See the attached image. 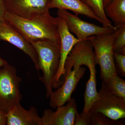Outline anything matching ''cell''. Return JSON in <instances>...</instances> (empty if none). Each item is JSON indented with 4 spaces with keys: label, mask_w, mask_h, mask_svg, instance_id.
Instances as JSON below:
<instances>
[{
    "label": "cell",
    "mask_w": 125,
    "mask_h": 125,
    "mask_svg": "<svg viewBox=\"0 0 125 125\" xmlns=\"http://www.w3.org/2000/svg\"><path fill=\"white\" fill-rule=\"evenodd\" d=\"M77 112L76 101L71 98L66 105L57 107L55 111L45 109L41 117L42 125H74Z\"/></svg>",
    "instance_id": "obj_11"
},
{
    "label": "cell",
    "mask_w": 125,
    "mask_h": 125,
    "mask_svg": "<svg viewBox=\"0 0 125 125\" xmlns=\"http://www.w3.org/2000/svg\"><path fill=\"white\" fill-rule=\"evenodd\" d=\"M4 19L30 43L42 40L60 42L57 18L49 11L29 18L6 11Z\"/></svg>",
    "instance_id": "obj_1"
},
{
    "label": "cell",
    "mask_w": 125,
    "mask_h": 125,
    "mask_svg": "<svg viewBox=\"0 0 125 125\" xmlns=\"http://www.w3.org/2000/svg\"><path fill=\"white\" fill-rule=\"evenodd\" d=\"M6 11L4 0H0V23L4 19L5 14Z\"/></svg>",
    "instance_id": "obj_22"
},
{
    "label": "cell",
    "mask_w": 125,
    "mask_h": 125,
    "mask_svg": "<svg viewBox=\"0 0 125 125\" xmlns=\"http://www.w3.org/2000/svg\"><path fill=\"white\" fill-rule=\"evenodd\" d=\"M96 64L94 58V53L88 55L84 61V65L86 66L89 70L90 76L86 84L84 95V104L87 106H92L98 97V92L97 89Z\"/></svg>",
    "instance_id": "obj_13"
},
{
    "label": "cell",
    "mask_w": 125,
    "mask_h": 125,
    "mask_svg": "<svg viewBox=\"0 0 125 125\" xmlns=\"http://www.w3.org/2000/svg\"><path fill=\"white\" fill-rule=\"evenodd\" d=\"M118 29L119 32L113 43V52L125 55V27Z\"/></svg>",
    "instance_id": "obj_19"
},
{
    "label": "cell",
    "mask_w": 125,
    "mask_h": 125,
    "mask_svg": "<svg viewBox=\"0 0 125 125\" xmlns=\"http://www.w3.org/2000/svg\"><path fill=\"white\" fill-rule=\"evenodd\" d=\"M7 62L4 60L2 59L1 57L0 56V68L3 67L5 65L7 64Z\"/></svg>",
    "instance_id": "obj_24"
},
{
    "label": "cell",
    "mask_w": 125,
    "mask_h": 125,
    "mask_svg": "<svg viewBox=\"0 0 125 125\" xmlns=\"http://www.w3.org/2000/svg\"><path fill=\"white\" fill-rule=\"evenodd\" d=\"M114 58L117 73L122 76H125V55L114 52Z\"/></svg>",
    "instance_id": "obj_21"
},
{
    "label": "cell",
    "mask_w": 125,
    "mask_h": 125,
    "mask_svg": "<svg viewBox=\"0 0 125 125\" xmlns=\"http://www.w3.org/2000/svg\"><path fill=\"white\" fill-rule=\"evenodd\" d=\"M66 72L62 85L53 91L49 99V106L55 109L59 106L65 105L71 98L73 92L86 71L85 67L76 63L65 66Z\"/></svg>",
    "instance_id": "obj_5"
},
{
    "label": "cell",
    "mask_w": 125,
    "mask_h": 125,
    "mask_svg": "<svg viewBox=\"0 0 125 125\" xmlns=\"http://www.w3.org/2000/svg\"><path fill=\"white\" fill-rule=\"evenodd\" d=\"M7 117L6 114L0 110V125H6Z\"/></svg>",
    "instance_id": "obj_23"
},
{
    "label": "cell",
    "mask_w": 125,
    "mask_h": 125,
    "mask_svg": "<svg viewBox=\"0 0 125 125\" xmlns=\"http://www.w3.org/2000/svg\"><path fill=\"white\" fill-rule=\"evenodd\" d=\"M31 44L38 55L40 70L43 73L39 80L45 85L46 97L48 99L53 92V81L60 65V42L42 40L32 42Z\"/></svg>",
    "instance_id": "obj_2"
},
{
    "label": "cell",
    "mask_w": 125,
    "mask_h": 125,
    "mask_svg": "<svg viewBox=\"0 0 125 125\" xmlns=\"http://www.w3.org/2000/svg\"><path fill=\"white\" fill-rule=\"evenodd\" d=\"M81 1H83V0H80Z\"/></svg>",
    "instance_id": "obj_26"
},
{
    "label": "cell",
    "mask_w": 125,
    "mask_h": 125,
    "mask_svg": "<svg viewBox=\"0 0 125 125\" xmlns=\"http://www.w3.org/2000/svg\"><path fill=\"white\" fill-rule=\"evenodd\" d=\"M92 114L93 125H123L122 122L119 120H112L101 113H94Z\"/></svg>",
    "instance_id": "obj_18"
},
{
    "label": "cell",
    "mask_w": 125,
    "mask_h": 125,
    "mask_svg": "<svg viewBox=\"0 0 125 125\" xmlns=\"http://www.w3.org/2000/svg\"><path fill=\"white\" fill-rule=\"evenodd\" d=\"M57 18L60 40L61 56L59 68L53 81V88L61 84V79L65 75L64 66L66 58L75 45L80 41L70 32L64 19L59 16Z\"/></svg>",
    "instance_id": "obj_9"
},
{
    "label": "cell",
    "mask_w": 125,
    "mask_h": 125,
    "mask_svg": "<svg viewBox=\"0 0 125 125\" xmlns=\"http://www.w3.org/2000/svg\"><path fill=\"white\" fill-rule=\"evenodd\" d=\"M7 125H42L41 117L39 115L37 108L31 106L25 109L18 104L6 113Z\"/></svg>",
    "instance_id": "obj_12"
},
{
    "label": "cell",
    "mask_w": 125,
    "mask_h": 125,
    "mask_svg": "<svg viewBox=\"0 0 125 125\" xmlns=\"http://www.w3.org/2000/svg\"><path fill=\"white\" fill-rule=\"evenodd\" d=\"M57 16L65 21L68 29L71 32L74 34L78 40H86L91 36L115 31V27H105L85 22L79 18L78 15L73 14L66 10L58 9Z\"/></svg>",
    "instance_id": "obj_7"
},
{
    "label": "cell",
    "mask_w": 125,
    "mask_h": 125,
    "mask_svg": "<svg viewBox=\"0 0 125 125\" xmlns=\"http://www.w3.org/2000/svg\"><path fill=\"white\" fill-rule=\"evenodd\" d=\"M53 8L71 10L77 15L85 16L99 22V20L91 9L80 0H52L49 9Z\"/></svg>",
    "instance_id": "obj_14"
},
{
    "label": "cell",
    "mask_w": 125,
    "mask_h": 125,
    "mask_svg": "<svg viewBox=\"0 0 125 125\" xmlns=\"http://www.w3.org/2000/svg\"><path fill=\"white\" fill-rule=\"evenodd\" d=\"M104 10L114 27L116 28L125 27V0H111Z\"/></svg>",
    "instance_id": "obj_15"
},
{
    "label": "cell",
    "mask_w": 125,
    "mask_h": 125,
    "mask_svg": "<svg viewBox=\"0 0 125 125\" xmlns=\"http://www.w3.org/2000/svg\"><path fill=\"white\" fill-rule=\"evenodd\" d=\"M111 0H104V7L105 8L111 1Z\"/></svg>",
    "instance_id": "obj_25"
},
{
    "label": "cell",
    "mask_w": 125,
    "mask_h": 125,
    "mask_svg": "<svg viewBox=\"0 0 125 125\" xmlns=\"http://www.w3.org/2000/svg\"><path fill=\"white\" fill-rule=\"evenodd\" d=\"M98 18L99 22L103 24V27H114L112 24L105 14L104 7V0H83Z\"/></svg>",
    "instance_id": "obj_16"
},
{
    "label": "cell",
    "mask_w": 125,
    "mask_h": 125,
    "mask_svg": "<svg viewBox=\"0 0 125 125\" xmlns=\"http://www.w3.org/2000/svg\"><path fill=\"white\" fill-rule=\"evenodd\" d=\"M21 81L13 66L7 63L0 68V110L6 114L22 100Z\"/></svg>",
    "instance_id": "obj_4"
},
{
    "label": "cell",
    "mask_w": 125,
    "mask_h": 125,
    "mask_svg": "<svg viewBox=\"0 0 125 125\" xmlns=\"http://www.w3.org/2000/svg\"><path fill=\"white\" fill-rule=\"evenodd\" d=\"M52 0H4L6 11L29 18L49 11Z\"/></svg>",
    "instance_id": "obj_10"
},
{
    "label": "cell",
    "mask_w": 125,
    "mask_h": 125,
    "mask_svg": "<svg viewBox=\"0 0 125 125\" xmlns=\"http://www.w3.org/2000/svg\"><path fill=\"white\" fill-rule=\"evenodd\" d=\"M118 32L119 29L117 28L115 31L88 38L94 49L95 62L100 66L101 78L103 83H106L117 73L114 58L113 45Z\"/></svg>",
    "instance_id": "obj_3"
},
{
    "label": "cell",
    "mask_w": 125,
    "mask_h": 125,
    "mask_svg": "<svg viewBox=\"0 0 125 125\" xmlns=\"http://www.w3.org/2000/svg\"><path fill=\"white\" fill-rule=\"evenodd\" d=\"M98 92V97L90 111V113L99 112L114 120L125 117V99L110 92L103 83Z\"/></svg>",
    "instance_id": "obj_6"
},
{
    "label": "cell",
    "mask_w": 125,
    "mask_h": 125,
    "mask_svg": "<svg viewBox=\"0 0 125 125\" xmlns=\"http://www.w3.org/2000/svg\"><path fill=\"white\" fill-rule=\"evenodd\" d=\"M103 83L112 93L125 99V81L118 76V74H115L106 82Z\"/></svg>",
    "instance_id": "obj_17"
},
{
    "label": "cell",
    "mask_w": 125,
    "mask_h": 125,
    "mask_svg": "<svg viewBox=\"0 0 125 125\" xmlns=\"http://www.w3.org/2000/svg\"><path fill=\"white\" fill-rule=\"evenodd\" d=\"M2 41L10 43L28 55L37 71L40 70L38 55L35 48L5 19L0 23V42Z\"/></svg>",
    "instance_id": "obj_8"
},
{
    "label": "cell",
    "mask_w": 125,
    "mask_h": 125,
    "mask_svg": "<svg viewBox=\"0 0 125 125\" xmlns=\"http://www.w3.org/2000/svg\"><path fill=\"white\" fill-rule=\"evenodd\" d=\"M74 125H93L92 113L83 112L76 113Z\"/></svg>",
    "instance_id": "obj_20"
}]
</instances>
